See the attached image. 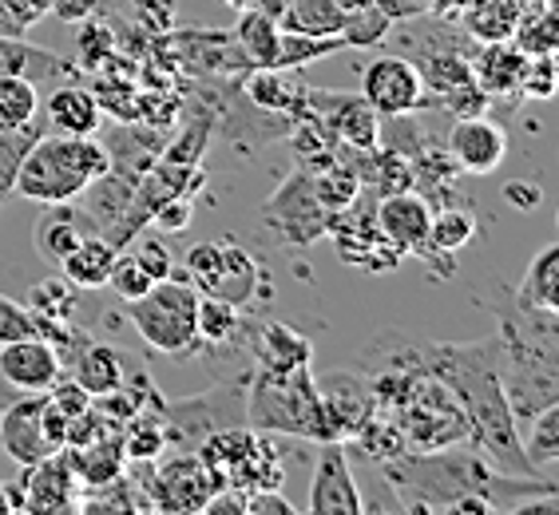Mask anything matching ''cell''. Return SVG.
<instances>
[{
  "mask_svg": "<svg viewBox=\"0 0 559 515\" xmlns=\"http://www.w3.org/2000/svg\"><path fill=\"white\" fill-rule=\"evenodd\" d=\"M369 357H389V361H409L432 373L437 381L452 388V397L461 400L464 417H468V441L485 452L496 472L508 476H539L524 456L520 441V424L512 417L504 397V345L500 333L480 337V342H429L417 333L385 330L377 333L373 345L366 349Z\"/></svg>",
  "mask_w": 559,
  "mask_h": 515,
  "instance_id": "obj_1",
  "label": "cell"
},
{
  "mask_svg": "<svg viewBox=\"0 0 559 515\" xmlns=\"http://www.w3.org/2000/svg\"><path fill=\"white\" fill-rule=\"evenodd\" d=\"M488 306L500 318V376L508 408L516 424H527L544 408L559 405V313L520 306L508 290H496Z\"/></svg>",
  "mask_w": 559,
  "mask_h": 515,
  "instance_id": "obj_2",
  "label": "cell"
},
{
  "mask_svg": "<svg viewBox=\"0 0 559 515\" xmlns=\"http://www.w3.org/2000/svg\"><path fill=\"white\" fill-rule=\"evenodd\" d=\"M111 167L108 147L96 135H60L40 131L16 175V191L28 203H72Z\"/></svg>",
  "mask_w": 559,
  "mask_h": 515,
  "instance_id": "obj_3",
  "label": "cell"
},
{
  "mask_svg": "<svg viewBox=\"0 0 559 515\" xmlns=\"http://www.w3.org/2000/svg\"><path fill=\"white\" fill-rule=\"evenodd\" d=\"M247 424L266 436H298V441H330L325 412L318 400L310 369H254L247 381Z\"/></svg>",
  "mask_w": 559,
  "mask_h": 515,
  "instance_id": "obj_4",
  "label": "cell"
},
{
  "mask_svg": "<svg viewBox=\"0 0 559 515\" xmlns=\"http://www.w3.org/2000/svg\"><path fill=\"white\" fill-rule=\"evenodd\" d=\"M194 318H199V290L179 274L155 282L143 298L128 301V322L135 325L143 345L171 361H183L203 349Z\"/></svg>",
  "mask_w": 559,
  "mask_h": 515,
  "instance_id": "obj_5",
  "label": "cell"
},
{
  "mask_svg": "<svg viewBox=\"0 0 559 515\" xmlns=\"http://www.w3.org/2000/svg\"><path fill=\"white\" fill-rule=\"evenodd\" d=\"M163 420H167V444H183V452H194L211 432L247 424L242 381L238 385H218L211 393H203V397L179 400V405L163 400Z\"/></svg>",
  "mask_w": 559,
  "mask_h": 515,
  "instance_id": "obj_6",
  "label": "cell"
},
{
  "mask_svg": "<svg viewBox=\"0 0 559 515\" xmlns=\"http://www.w3.org/2000/svg\"><path fill=\"white\" fill-rule=\"evenodd\" d=\"M262 223L274 230V235L286 242V247H310L325 235L330 226V211L318 199V187H313V171H294L278 191L270 194L266 206H262Z\"/></svg>",
  "mask_w": 559,
  "mask_h": 515,
  "instance_id": "obj_7",
  "label": "cell"
},
{
  "mask_svg": "<svg viewBox=\"0 0 559 515\" xmlns=\"http://www.w3.org/2000/svg\"><path fill=\"white\" fill-rule=\"evenodd\" d=\"M80 476H75V464L68 456V448L52 452V456H44V460L28 464L24 468V480L21 483H4V492H9V507L16 512H75L80 507Z\"/></svg>",
  "mask_w": 559,
  "mask_h": 515,
  "instance_id": "obj_8",
  "label": "cell"
},
{
  "mask_svg": "<svg viewBox=\"0 0 559 515\" xmlns=\"http://www.w3.org/2000/svg\"><path fill=\"white\" fill-rule=\"evenodd\" d=\"M325 230L334 235L337 254H342L349 266H361V270L381 274V270L401 266V258H405L385 235H381L373 211H369L366 203H357V199L345 206V211L330 215V226H325Z\"/></svg>",
  "mask_w": 559,
  "mask_h": 515,
  "instance_id": "obj_9",
  "label": "cell"
},
{
  "mask_svg": "<svg viewBox=\"0 0 559 515\" xmlns=\"http://www.w3.org/2000/svg\"><path fill=\"white\" fill-rule=\"evenodd\" d=\"M361 99L381 119L389 116H413V111L429 108L425 104V84L409 56H377L361 72Z\"/></svg>",
  "mask_w": 559,
  "mask_h": 515,
  "instance_id": "obj_10",
  "label": "cell"
},
{
  "mask_svg": "<svg viewBox=\"0 0 559 515\" xmlns=\"http://www.w3.org/2000/svg\"><path fill=\"white\" fill-rule=\"evenodd\" d=\"M306 512H313V515L366 512V495H361V488H357L354 464H349V444H342V441L318 444V460H313Z\"/></svg>",
  "mask_w": 559,
  "mask_h": 515,
  "instance_id": "obj_11",
  "label": "cell"
},
{
  "mask_svg": "<svg viewBox=\"0 0 559 515\" xmlns=\"http://www.w3.org/2000/svg\"><path fill=\"white\" fill-rule=\"evenodd\" d=\"M143 488H147L151 507H163V512H203L206 500L218 492V480L194 452H179L163 468H155Z\"/></svg>",
  "mask_w": 559,
  "mask_h": 515,
  "instance_id": "obj_12",
  "label": "cell"
},
{
  "mask_svg": "<svg viewBox=\"0 0 559 515\" xmlns=\"http://www.w3.org/2000/svg\"><path fill=\"white\" fill-rule=\"evenodd\" d=\"M0 448L21 468L60 452L48 436V393H21L0 408Z\"/></svg>",
  "mask_w": 559,
  "mask_h": 515,
  "instance_id": "obj_13",
  "label": "cell"
},
{
  "mask_svg": "<svg viewBox=\"0 0 559 515\" xmlns=\"http://www.w3.org/2000/svg\"><path fill=\"white\" fill-rule=\"evenodd\" d=\"M306 111L322 119V128L334 135L337 143H349L357 151L377 147V131H381V116L369 108L361 96H345V92H322V87H306Z\"/></svg>",
  "mask_w": 559,
  "mask_h": 515,
  "instance_id": "obj_14",
  "label": "cell"
},
{
  "mask_svg": "<svg viewBox=\"0 0 559 515\" xmlns=\"http://www.w3.org/2000/svg\"><path fill=\"white\" fill-rule=\"evenodd\" d=\"M313 385H318L330 441L349 444L357 436V429L373 417V393H369L366 373H325L313 376Z\"/></svg>",
  "mask_w": 559,
  "mask_h": 515,
  "instance_id": "obj_15",
  "label": "cell"
},
{
  "mask_svg": "<svg viewBox=\"0 0 559 515\" xmlns=\"http://www.w3.org/2000/svg\"><path fill=\"white\" fill-rule=\"evenodd\" d=\"M60 373H64L60 354H56V345L48 337H40V333L0 345V381L12 393H48Z\"/></svg>",
  "mask_w": 559,
  "mask_h": 515,
  "instance_id": "obj_16",
  "label": "cell"
},
{
  "mask_svg": "<svg viewBox=\"0 0 559 515\" xmlns=\"http://www.w3.org/2000/svg\"><path fill=\"white\" fill-rule=\"evenodd\" d=\"M373 215H377V226H381V235H385L401 254L425 258V250H429L432 206L417 187H413V191L381 194V203H377Z\"/></svg>",
  "mask_w": 559,
  "mask_h": 515,
  "instance_id": "obj_17",
  "label": "cell"
},
{
  "mask_svg": "<svg viewBox=\"0 0 559 515\" xmlns=\"http://www.w3.org/2000/svg\"><path fill=\"white\" fill-rule=\"evenodd\" d=\"M444 151H449V159L456 163L461 175H492L508 155V135L485 111L480 116H461Z\"/></svg>",
  "mask_w": 559,
  "mask_h": 515,
  "instance_id": "obj_18",
  "label": "cell"
},
{
  "mask_svg": "<svg viewBox=\"0 0 559 515\" xmlns=\"http://www.w3.org/2000/svg\"><path fill=\"white\" fill-rule=\"evenodd\" d=\"M278 44L282 28L270 12L242 9L238 24L230 28V40H226L230 72H274L278 68Z\"/></svg>",
  "mask_w": 559,
  "mask_h": 515,
  "instance_id": "obj_19",
  "label": "cell"
},
{
  "mask_svg": "<svg viewBox=\"0 0 559 515\" xmlns=\"http://www.w3.org/2000/svg\"><path fill=\"white\" fill-rule=\"evenodd\" d=\"M87 235H99V226L87 218L84 206H75V199L72 203H48L40 211V218L33 223L36 254H40L44 262H52V266H60V262L72 254L75 242Z\"/></svg>",
  "mask_w": 559,
  "mask_h": 515,
  "instance_id": "obj_20",
  "label": "cell"
},
{
  "mask_svg": "<svg viewBox=\"0 0 559 515\" xmlns=\"http://www.w3.org/2000/svg\"><path fill=\"white\" fill-rule=\"evenodd\" d=\"M313 345L301 330H294L290 322H259L250 325V366L254 369H310Z\"/></svg>",
  "mask_w": 559,
  "mask_h": 515,
  "instance_id": "obj_21",
  "label": "cell"
},
{
  "mask_svg": "<svg viewBox=\"0 0 559 515\" xmlns=\"http://www.w3.org/2000/svg\"><path fill=\"white\" fill-rule=\"evenodd\" d=\"M44 128L60 135H96L104 128V104L84 84H60L40 99Z\"/></svg>",
  "mask_w": 559,
  "mask_h": 515,
  "instance_id": "obj_22",
  "label": "cell"
},
{
  "mask_svg": "<svg viewBox=\"0 0 559 515\" xmlns=\"http://www.w3.org/2000/svg\"><path fill=\"white\" fill-rule=\"evenodd\" d=\"M223 242V266H218V278L211 286V298H223L230 306H250V301H262L266 298V274L262 266L254 262L247 247H238L235 238H218Z\"/></svg>",
  "mask_w": 559,
  "mask_h": 515,
  "instance_id": "obj_23",
  "label": "cell"
},
{
  "mask_svg": "<svg viewBox=\"0 0 559 515\" xmlns=\"http://www.w3.org/2000/svg\"><path fill=\"white\" fill-rule=\"evenodd\" d=\"M68 376H72L75 385L84 388L87 397H108L111 388L123 385V376L131 373V366L123 361V349H116V345H104V342H92L87 337L80 349H75V357L68 361L64 369Z\"/></svg>",
  "mask_w": 559,
  "mask_h": 515,
  "instance_id": "obj_24",
  "label": "cell"
},
{
  "mask_svg": "<svg viewBox=\"0 0 559 515\" xmlns=\"http://www.w3.org/2000/svg\"><path fill=\"white\" fill-rule=\"evenodd\" d=\"M0 75H24L33 84H52V80H72L80 75V64L52 48H36L28 40L0 36Z\"/></svg>",
  "mask_w": 559,
  "mask_h": 515,
  "instance_id": "obj_25",
  "label": "cell"
},
{
  "mask_svg": "<svg viewBox=\"0 0 559 515\" xmlns=\"http://www.w3.org/2000/svg\"><path fill=\"white\" fill-rule=\"evenodd\" d=\"M476 230H480V226H476V215L468 211V206L444 203L441 211H432L425 262H429V270H437V278H449L452 254H461V250L476 238Z\"/></svg>",
  "mask_w": 559,
  "mask_h": 515,
  "instance_id": "obj_26",
  "label": "cell"
},
{
  "mask_svg": "<svg viewBox=\"0 0 559 515\" xmlns=\"http://www.w3.org/2000/svg\"><path fill=\"white\" fill-rule=\"evenodd\" d=\"M524 60L527 56L520 52L516 44L508 40H485L480 48H476V56L468 60V68H473V80L476 87L485 92L488 99H504L512 96V92H520V75H524Z\"/></svg>",
  "mask_w": 559,
  "mask_h": 515,
  "instance_id": "obj_27",
  "label": "cell"
},
{
  "mask_svg": "<svg viewBox=\"0 0 559 515\" xmlns=\"http://www.w3.org/2000/svg\"><path fill=\"white\" fill-rule=\"evenodd\" d=\"M119 247L111 242L108 235H87L72 247V254L60 262L64 278L72 282L75 290H104L116 270Z\"/></svg>",
  "mask_w": 559,
  "mask_h": 515,
  "instance_id": "obj_28",
  "label": "cell"
},
{
  "mask_svg": "<svg viewBox=\"0 0 559 515\" xmlns=\"http://www.w3.org/2000/svg\"><path fill=\"white\" fill-rule=\"evenodd\" d=\"M199 342H203V349H238V345L250 342V325L247 318H242V310L238 306H230V301L223 298H211V294H199Z\"/></svg>",
  "mask_w": 559,
  "mask_h": 515,
  "instance_id": "obj_29",
  "label": "cell"
},
{
  "mask_svg": "<svg viewBox=\"0 0 559 515\" xmlns=\"http://www.w3.org/2000/svg\"><path fill=\"white\" fill-rule=\"evenodd\" d=\"M349 12L337 0H286L278 12L282 33L298 36H342Z\"/></svg>",
  "mask_w": 559,
  "mask_h": 515,
  "instance_id": "obj_30",
  "label": "cell"
},
{
  "mask_svg": "<svg viewBox=\"0 0 559 515\" xmlns=\"http://www.w3.org/2000/svg\"><path fill=\"white\" fill-rule=\"evenodd\" d=\"M247 96L254 108L274 111V116H306V84L290 72H254L247 84Z\"/></svg>",
  "mask_w": 559,
  "mask_h": 515,
  "instance_id": "obj_31",
  "label": "cell"
},
{
  "mask_svg": "<svg viewBox=\"0 0 559 515\" xmlns=\"http://www.w3.org/2000/svg\"><path fill=\"white\" fill-rule=\"evenodd\" d=\"M512 298L520 306H532V310H556L559 313V247L548 242L532 262H527L524 278L512 290Z\"/></svg>",
  "mask_w": 559,
  "mask_h": 515,
  "instance_id": "obj_32",
  "label": "cell"
},
{
  "mask_svg": "<svg viewBox=\"0 0 559 515\" xmlns=\"http://www.w3.org/2000/svg\"><path fill=\"white\" fill-rule=\"evenodd\" d=\"M44 128V116L28 119L24 128H12V131H0V211L9 203L12 194H16V175H21V163L28 155L36 140H40Z\"/></svg>",
  "mask_w": 559,
  "mask_h": 515,
  "instance_id": "obj_33",
  "label": "cell"
},
{
  "mask_svg": "<svg viewBox=\"0 0 559 515\" xmlns=\"http://www.w3.org/2000/svg\"><path fill=\"white\" fill-rule=\"evenodd\" d=\"M24 306L36 322H72L75 310H80V294L68 278H48L36 282L33 290L24 294Z\"/></svg>",
  "mask_w": 559,
  "mask_h": 515,
  "instance_id": "obj_34",
  "label": "cell"
},
{
  "mask_svg": "<svg viewBox=\"0 0 559 515\" xmlns=\"http://www.w3.org/2000/svg\"><path fill=\"white\" fill-rule=\"evenodd\" d=\"M512 40L524 56H539V52H556L559 28H556V9L551 4H527V12L520 9V21L512 28Z\"/></svg>",
  "mask_w": 559,
  "mask_h": 515,
  "instance_id": "obj_35",
  "label": "cell"
},
{
  "mask_svg": "<svg viewBox=\"0 0 559 515\" xmlns=\"http://www.w3.org/2000/svg\"><path fill=\"white\" fill-rule=\"evenodd\" d=\"M40 116V92L24 75H0V131L24 128Z\"/></svg>",
  "mask_w": 559,
  "mask_h": 515,
  "instance_id": "obj_36",
  "label": "cell"
},
{
  "mask_svg": "<svg viewBox=\"0 0 559 515\" xmlns=\"http://www.w3.org/2000/svg\"><path fill=\"white\" fill-rule=\"evenodd\" d=\"M476 9H468L464 28L480 40H512V28L520 21L516 0H473Z\"/></svg>",
  "mask_w": 559,
  "mask_h": 515,
  "instance_id": "obj_37",
  "label": "cell"
},
{
  "mask_svg": "<svg viewBox=\"0 0 559 515\" xmlns=\"http://www.w3.org/2000/svg\"><path fill=\"white\" fill-rule=\"evenodd\" d=\"M524 456L527 464L544 472L551 464L559 460V405L544 408L539 417L527 420V444H524Z\"/></svg>",
  "mask_w": 559,
  "mask_h": 515,
  "instance_id": "obj_38",
  "label": "cell"
},
{
  "mask_svg": "<svg viewBox=\"0 0 559 515\" xmlns=\"http://www.w3.org/2000/svg\"><path fill=\"white\" fill-rule=\"evenodd\" d=\"M44 16H48V0H0V36L28 40V33Z\"/></svg>",
  "mask_w": 559,
  "mask_h": 515,
  "instance_id": "obj_39",
  "label": "cell"
},
{
  "mask_svg": "<svg viewBox=\"0 0 559 515\" xmlns=\"http://www.w3.org/2000/svg\"><path fill=\"white\" fill-rule=\"evenodd\" d=\"M108 286L116 290V298L123 301V306H128V301L143 298V294H147L151 286H155V282H151L147 270H143L140 262H135V254H131V250L123 247V250H119V258H116V270H111Z\"/></svg>",
  "mask_w": 559,
  "mask_h": 515,
  "instance_id": "obj_40",
  "label": "cell"
},
{
  "mask_svg": "<svg viewBox=\"0 0 559 515\" xmlns=\"http://www.w3.org/2000/svg\"><path fill=\"white\" fill-rule=\"evenodd\" d=\"M520 92L527 99H551L556 96V52H539L524 60V75H520Z\"/></svg>",
  "mask_w": 559,
  "mask_h": 515,
  "instance_id": "obj_41",
  "label": "cell"
},
{
  "mask_svg": "<svg viewBox=\"0 0 559 515\" xmlns=\"http://www.w3.org/2000/svg\"><path fill=\"white\" fill-rule=\"evenodd\" d=\"M128 250L135 254V262L151 274V282H163V278H171L175 274V258H171V250L163 247L159 238H135V242H128Z\"/></svg>",
  "mask_w": 559,
  "mask_h": 515,
  "instance_id": "obj_42",
  "label": "cell"
},
{
  "mask_svg": "<svg viewBox=\"0 0 559 515\" xmlns=\"http://www.w3.org/2000/svg\"><path fill=\"white\" fill-rule=\"evenodd\" d=\"M33 333H36V318L28 313V306L0 294V345L16 342V337H33Z\"/></svg>",
  "mask_w": 559,
  "mask_h": 515,
  "instance_id": "obj_43",
  "label": "cell"
},
{
  "mask_svg": "<svg viewBox=\"0 0 559 515\" xmlns=\"http://www.w3.org/2000/svg\"><path fill=\"white\" fill-rule=\"evenodd\" d=\"M247 512L250 515H294L298 507L282 495V488H262V492H247Z\"/></svg>",
  "mask_w": 559,
  "mask_h": 515,
  "instance_id": "obj_44",
  "label": "cell"
},
{
  "mask_svg": "<svg viewBox=\"0 0 559 515\" xmlns=\"http://www.w3.org/2000/svg\"><path fill=\"white\" fill-rule=\"evenodd\" d=\"M99 0H48V16L64 24H84L87 16H96Z\"/></svg>",
  "mask_w": 559,
  "mask_h": 515,
  "instance_id": "obj_45",
  "label": "cell"
},
{
  "mask_svg": "<svg viewBox=\"0 0 559 515\" xmlns=\"http://www.w3.org/2000/svg\"><path fill=\"white\" fill-rule=\"evenodd\" d=\"M504 199L516 206V211H536V206L544 203V191H539L536 183H508Z\"/></svg>",
  "mask_w": 559,
  "mask_h": 515,
  "instance_id": "obj_46",
  "label": "cell"
},
{
  "mask_svg": "<svg viewBox=\"0 0 559 515\" xmlns=\"http://www.w3.org/2000/svg\"><path fill=\"white\" fill-rule=\"evenodd\" d=\"M282 4H286V0H259V4H254V9L270 12V16H274V21H278V12H282Z\"/></svg>",
  "mask_w": 559,
  "mask_h": 515,
  "instance_id": "obj_47",
  "label": "cell"
},
{
  "mask_svg": "<svg viewBox=\"0 0 559 515\" xmlns=\"http://www.w3.org/2000/svg\"><path fill=\"white\" fill-rule=\"evenodd\" d=\"M345 12H357V9H369V4H377V0H337Z\"/></svg>",
  "mask_w": 559,
  "mask_h": 515,
  "instance_id": "obj_48",
  "label": "cell"
},
{
  "mask_svg": "<svg viewBox=\"0 0 559 515\" xmlns=\"http://www.w3.org/2000/svg\"><path fill=\"white\" fill-rule=\"evenodd\" d=\"M223 4H230V9H238V12H242V9H254V4H259V0H223Z\"/></svg>",
  "mask_w": 559,
  "mask_h": 515,
  "instance_id": "obj_49",
  "label": "cell"
},
{
  "mask_svg": "<svg viewBox=\"0 0 559 515\" xmlns=\"http://www.w3.org/2000/svg\"><path fill=\"white\" fill-rule=\"evenodd\" d=\"M0 512H12V507H9V492H4V483H0Z\"/></svg>",
  "mask_w": 559,
  "mask_h": 515,
  "instance_id": "obj_50",
  "label": "cell"
},
{
  "mask_svg": "<svg viewBox=\"0 0 559 515\" xmlns=\"http://www.w3.org/2000/svg\"><path fill=\"white\" fill-rule=\"evenodd\" d=\"M429 4H437V9H444V4H461V0H429Z\"/></svg>",
  "mask_w": 559,
  "mask_h": 515,
  "instance_id": "obj_51",
  "label": "cell"
},
{
  "mask_svg": "<svg viewBox=\"0 0 559 515\" xmlns=\"http://www.w3.org/2000/svg\"><path fill=\"white\" fill-rule=\"evenodd\" d=\"M99 4H104V0H99Z\"/></svg>",
  "mask_w": 559,
  "mask_h": 515,
  "instance_id": "obj_52",
  "label": "cell"
}]
</instances>
